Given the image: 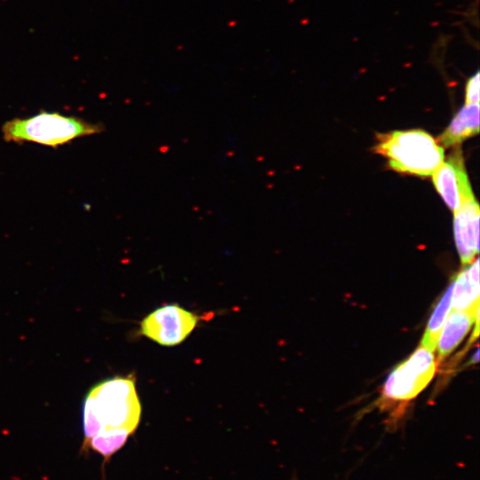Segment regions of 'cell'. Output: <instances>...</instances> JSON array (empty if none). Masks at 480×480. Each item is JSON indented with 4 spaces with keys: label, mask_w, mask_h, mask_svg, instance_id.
I'll return each mask as SVG.
<instances>
[{
    "label": "cell",
    "mask_w": 480,
    "mask_h": 480,
    "mask_svg": "<svg viewBox=\"0 0 480 480\" xmlns=\"http://www.w3.org/2000/svg\"><path fill=\"white\" fill-rule=\"evenodd\" d=\"M140 413L133 377H115L95 385L84 402L83 444L105 430L123 429L132 434Z\"/></svg>",
    "instance_id": "6da1fadb"
},
{
    "label": "cell",
    "mask_w": 480,
    "mask_h": 480,
    "mask_svg": "<svg viewBox=\"0 0 480 480\" xmlns=\"http://www.w3.org/2000/svg\"><path fill=\"white\" fill-rule=\"evenodd\" d=\"M436 371L433 351L420 345L388 376L377 406L388 414L389 426L403 418L411 400L430 382Z\"/></svg>",
    "instance_id": "7a4b0ae2"
},
{
    "label": "cell",
    "mask_w": 480,
    "mask_h": 480,
    "mask_svg": "<svg viewBox=\"0 0 480 480\" xmlns=\"http://www.w3.org/2000/svg\"><path fill=\"white\" fill-rule=\"evenodd\" d=\"M373 150L388 159L391 169L419 176L432 175L444 159L436 140L420 129L379 134Z\"/></svg>",
    "instance_id": "3957f363"
},
{
    "label": "cell",
    "mask_w": 480,
    "mask_h": 480,
    "mask_svg": "<svg viewBox=\"0 0 480 480\" xmlns=\"http://www.w3.org/2000/svg\"><path fill=\"white\" fill-rule=\"evenodd\" d=\"M103 130L100 124L57 112H40L28 118H14L4 123L2 128L5 141L34 142L54 148Z\"/></svg>",
    "instance_id": "277c9868"
},
{
    "label": "cell",
    "mask_w": 480,
    "mask_h": 480,
    "mask_svg": "<svg viewBox=\"0 0 480 480\" xmlns=\"http://www.w3.org/2000/svg\"><path fill=\"white\" fill-rule=\"evenodd\" d=\"M198 316L172 304L161 307L140 323V332L152 340L173 346L182 342L195 329Z\"/></svg>",
    "instance_id": "5b68a950"
},
{
    "label": "cell",
    "mask_w": 480,
    "mask_h": 480,
    "mask_svg": "<svg viewBox=\"0 0 480 480\" xmlns=\"http://www.w3.org/2000/svg\"><path fill=\"white\" fill-rule=\"evenodd\" d=\"M432 179L436 191L453 212L475 198L460 148L436 169Z\"/></svg>",
    "instance_id": "8992f818"
},
{
    "label": "cell",
    "mask_w": 480,
    "mask_h": 480,
    "mask_svg": "<svg viewBox=\"0 0 480 480\" xmlns=\"http://www.w3.org/2000/svg\"><path fill=\"white\" fill-rule=\"evenodd\" d=\"M479 205L475 198L454 212V239L464 265L470 264L479 251Z\"/></svg>",
    "instance_id": "52a82bcc"
},
{
    "label": "cell",
    "mask_w": 480,
    "mask_h": 480,
    "mask_svg": "<svg viewBox=\"0 0 480 480\" xmlns=\"http://www.w3.org/2000/svg\"><path fill=\"white\" fill-rule=\"evenodd\" d=\"M452 307L453 310L479 314V260L476 259L462 269L452 281Z\"/></svg>",
    "instance_id": "ba28073f"
},
{
    "label": "cell",
    "mask_w": 480,
    "mask_h": 480,
    "mask_svg": "<svg viewBox=\"0 0 480 480\" xmlns=\"http://www.w3.org/2000/svg\"><path fill=\"white\" fill-rule=\"evenodd\" d=\"M479 132V104H465L436 141L444 148L457 147Z\"/></svg>",
    "instance_id": "9c48e42d"
},
{
    "label": "cell",
    "mask_w": 480,
    "mask_h": 480,
    "mask_svg": "<svg viewBox=\"0 0 480 480\" xmlns=\"http://www.w3.org/2000/svg\"><path fill=\"white\" fill-rule=\"evenodd\" d=\"M476 319H479V314L474 316L461 310H452L450 313L436 343L439 360L444 359L456 348Z\"/></svg>",
    "instance_id": "30bf717a"
},
{
    "label": "cell",
    "mask_w": 480,
    "mask_h": 480,
    "mask_svg": "<svg viewBox=\"0 0 480 480\" xmlns=\"http://www.w3.org/2000/svg\"><path fill=\"white\" fill-rule=\"evenodd\" d=\"M452 282L433 310L421 340L420 345L433 352L436 348L439 334L452 308Z\"/></svg>",
    "instance_id": "8fae6325"
},
{
    "label": "cell",
    "mask_w": 480,
    "mask_h": 480,
    "mask_svg": "<svg viewBox=\"0 0 480 480\" xmlns=\"http://www.w3.org/2000/svg\"><path fill=\"white\" fill-rule=\"evenodd\" d=\"M132 434L123 429L105 430L83 444V449H91L101 456L107 462L126 443Z\"/></svg>",
    "instance_id": "7c38bea8"
},
{
    "label": "cell",
    "mask_w": 480,
    "mask_h": 480,
    "mask_svg": "<svg viewBox=\"0 0 480 480\" xmlns=\"http://www.w3.org/2000/svg\"><path fill=\"white\" fill-rule=\"evenodd\" d=\"M479 71L468 79L465 87L466 104L479 102Z\"/></svg>",
    "instance_id": "4fadbf2b"
}]
</instances>
